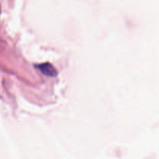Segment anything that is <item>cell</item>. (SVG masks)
I'll use <instances>...</instances> for the list:
<instances>
[{
    "label": "cell",
    "instance_id": "1",
    "mask_svg": "<svg viewBox=\"0 0 159 159\" xmlns=\"http://www.w3.org/2000/svg\"><path fill=\"white\" fill-rule=\"evenodd\" d=\"M37 68L41 71L42 74L50 77H54L57 75L56 68L50 63H43L37 65Z\"/></svg>",
    "mask_w": 159,
    "mask_h": 159
}]
</instances>
